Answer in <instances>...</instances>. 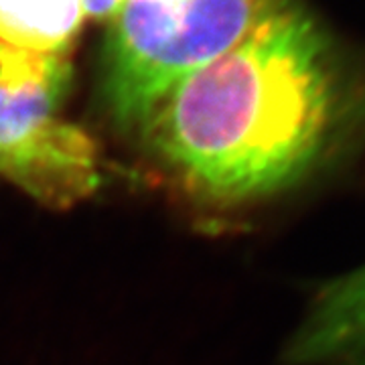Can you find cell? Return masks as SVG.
<instances>
[{"label":"cell","instance_id":"8992f818","mask_svg":"<svg viewBox=\"0 0 365 365\" xmlns=\"http://www.w3.org/2000/svg\"><path fill=\"white\" fill-rule=\"evenodd\" d=\"M124 0H81L83 13L96 19V21H104V19H112L116 11L120 9Z\"/></svg>","mask_w":365,"mask_h":365},{"label":"cell","instance_id":"3957f363","mask_svg":"<svg viewBox=\"0 0 365 365\" xmlns=\"http://www.w3.org/2000/svg\"><path fill=\"white\" fill-rule=\"evenodd\" d=\"M69 83L67 53L0 39V175L53 207H69L100 185L96 144L61 114Z\"/></svg>","mask_w":365,"mask_h":365},{"label":"cell","instance_id":"7a4b0ae2","mask_svg":"<svg viewBox=\"0 0 365 365\" xmlns=\"http://www.w3.org/2000/svg\"><path fill=\"white\" fill-rule=\"evenodd\" d=\"M292 0H124L110 19L104 93L124 128L167 91L232 51Z\"/></svg>","mask_w":365,"mask_h":365},{"label":"cell","instance_id":"277c9868","mask_svg":"<svg viewBox=\"0 0 365 365\" xmlns=\"http://www.w3.org/2000/svg\"><path fill=\"white\" fill-rule=\"evenodd\" d=\"M294 365H365V266L327 284L288 343Z\"/></svg>","mask_w":365,"mask_h":365},{"label":"cell","instance_id":"5b68a950","mask_svg":"<svg viewBox=\"0 0 365 365\" xmlns=\"http://www.w3.org/2000/svg\"><path fill=\"white\" fill-rule=\"evenodd\" d=\"M81 0H0V39L41 53H67L83 21Z\"/></svg>","mask_w":365,"mask_h":365},{"label":"cell","instance_id":"6da1fadb","mask_svg":"<svg viewBox=\"0 0 365 365\" xmlns=\"http://www.w3.org/2000/svg\"><path fill=\"white\" fill-rule=\"evenodd\" d=\"M364 124L365 93L321 26L292 2L177 81L140 128L191 191L240 205L335 163Z\"/></svg>","mask_w":365,"mask_h":365}]
</instances>
